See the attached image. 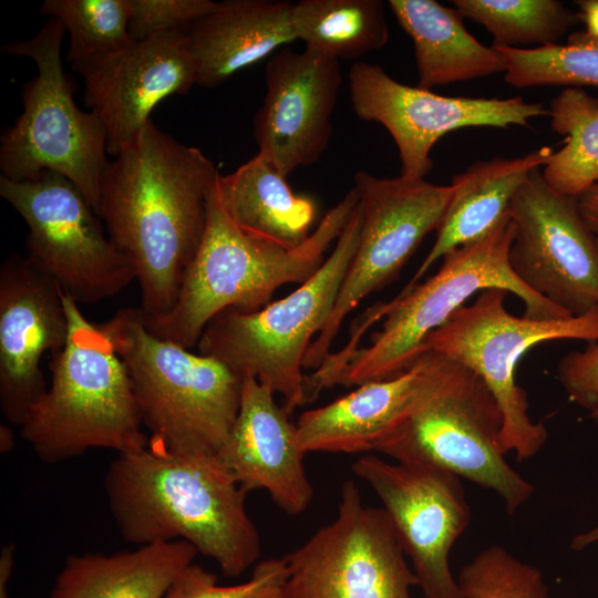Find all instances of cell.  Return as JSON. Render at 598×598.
Returning <instances> with one entry per match:
<instances>
[{"label":"cell","mask_w":598,"mask_h":598,"mask_svg":"<svg viewBox=\"0 0 598 598\" xmlns=\"http://www.w3.org/2000/svg\"><path fill=\"white\" fill-rule=\"evenodd\" d=\"M0 195L28 226V259L78 303L111 298L136 280L130 259L104 233L82 190L65 176L0 175Z\"/></svg>","instance_id":"obj_11"},{"label":"cell","mask_w":598,"mask_h":598,"mask_svg":"<svg viewBox=\"0 0 598 598\" xmlns=\"http://www.w3.org/2000/svg\"><path fill=\"white\" fill-rule=\"evenodd\" d=\"M548 116L565 142L542 174L557 193L578 197L598 182V97L580 87H566L551 100Z\"/></svg>","instance_id":"obj_28"},{"label":"cell","mask_w":598,"mask_h":598,"mask_svg":"<svg viewBox=\"0 0 598 598\" xmlns=\"http://www.w3.org/2000/svg\"><path fill=\"white\" fill-rule=\"evenodd\" d=\"M440 354L425 350L406 370L364 382L332 402L307 410L296 423L303 452L364 453L378 446L432 389Z\"/></svg>","instance_id":"obj_21"},{"label":"cell","mask_w":598,"mask_h":598,"mask_svg":"<svg viewBox=\"0 0 598 598\" xmlns=\"http://www.w3.org/2000/svg\"><path fill=\"white\" fill-rule=\"evenodd\" d=\"M389 6L412 39L419 87L431 90L505 72L499 52L475 39L455 8L435 0H390Z\"/></svg>","instance_id":"obj_25"},{"label":"cell","mask_w":598,"mask_h":598,"mask_svg":"<svg viewBox=\"0 0 598 598\" xmlns=\"http://www.w3.org/2000/svg\"><path fill=\"white\" fill-rule=\"evenodd\" d=\"M553 153L550 146H544L515 158L480 161L453 176L452 195L436 229V239L405 287L419 282L450 250L488 233L505 216L529 174L545 166Z\"/></svg>","instance_id":"obj_23"},{"label":"cell","mask_w":598,"mask_h":598,"mask_svg":"<svg viewBox=\"0 0 598 598\" xmlns=\"http://www.w3.org/2000/svg\"><path fill=\"white\" fill-rule=\"evenodd\" d=\"M361 226L358 245L327 323L307 350L303 368L316 370L346 317L369 295L393 280L424 237L436 230L447 208L451 185L424 178L354 174Z\"/></svg>","instance_id":"obj_13"},{"label":"cell","mask_w":598,"mask_h":598,"mask_svg":"<svg viewBox=\"0 0 598 598\" xmlns=\"http://www.w3.org/2000/svg\"><path fill=\"white\" fill-rule=\"evenodd\" d=\"M350 101L357 116L385 127L396 144L401 175L424 178L433 167L430 156L446 133L470 126L532 127L533 118L548 115L542 103L522 96L507 99L443 96L392 79L378 64L357 62L348 73Z\"/></svg>","instance_id":"obj_14"},{"label":"cell","mask_w":598,"mask_h":598,"mask_svg":"<svg viewBox=\"0 0 598 598\" xmlns=\"http://www.w3.org/2000/svg\"><path fill=\"white\" fill-rule=\"evenodd\" d=\"M463 18L482 24L493 47L556 44L580 22L578 12L556 0H453Z\"/></svg>","instance_id":"obj_29"},{"label":"cell","mask_w":598,"mask_h":598,"mask_svg":"<svg viewBox=\"0 0 598 598\" xmlns=\"http://www.w3.org/2000/svg\"><path fill=\"white\" fill-rule=\"evenodd\" d=\"M197 550L184 540L116 554L70 555L49 598H164Z\"/></svg>","instance_id":"obj_24"},{"label":"cell","mask_w":598,"mask_h":598,"mask_svg":"<svg viewBox=\"0 0 598 598\" xmlns=\"http://www.w3.org/2000/svg\"><path fill=\"white\" fill-rule=\"evenodd\" d=\"M493 48L505 62L504 80L514 87H598V41L585 31L570 34L567 44L533 49Z\"/></svg>","instance_id":"obj_30"},{"label":"cell","mask_w":598,"mask_h":598,"mask_svg":"<svg viewBox=\"0 0 598 598\" xmlns=\"http://www.w3.org/2000/svg\"><path fill=\"white\" fill-rule=\"evenodd\" d=\"M507 212L515 225L509 265L516 277L570 316L598 310V248L577 197L554 190L537 168Z\"/></svg>","instance_id":"obj_15"},{"label":"cell","mask_w":598,"mask_h":598,"mask_svg":"<svg viewBox=\"0 0 598 598\" xmlns=\"http://www.w3.org/2000/svg\"><path fill=\"white\" fill-rule=\"evenodd\" d=\"M14 545L7 544L1 548L0 554V598H9L8 580L14 566Z\"/></svg>","instance_id":"obj_38"},{"label":"cell","mask_w":598,"mask_h":598,"mask_svg":"<svg viewBox=\"0 0 598 598\" xmlns=\"http://www.w3.org/2000/svg\"><path fill=\"white\" fill-rule=\"evenodd\" d=\"M341 82L338 60L306 48L281 49L268 61L254 136L258 153L283 176L316 163L327 150Z\"/></svg>","instance_id":"obj_18"},{"label":"cell","mask_w":598,"mask_h":598,"mask_svg":"<svg viewBox=\"0 0 598 598\" xmlns=\"http://www.w3.org/2000/svg\"><path fill=\"white\" fill-rule=\"evenodd\" d=\"M110 513L132 544L184 540L238 577L260 556L246 493L214 453H118L104 475Z\"/></svg>","instance_id":"obj_2"},{"label":"cell","mask_w":598,"mask_h":598,"mask_svg":"<svg viewBox=\"0 0 598 598\" xmlns=\"http://www.w3.org/2000/svg\"><path fill=\"white\" fill-rule=\"evenodd\" d=\"M292 4L274 0L217 2L187 30L197 84L220 86L238 71L297 40Z\"/></svg>","instance_id":"obj_22"},{"label":"cell","mask_w":598,"mask_h":598,"mask_svg":"<svg viewBox=\"0 0 598 598\" xmlns=\"http://www.w3.org/2000/svg\"><path fill=\"white\" fill-rule=\"evenodd\" d=\"M275 395L252 375L243 377L239 411L217 455L246 494L264 489L285 513L299 515L313 487L296 424Z\"/></svg>","instance_id":"obj_20"},{"label":"cell","mask_w":598,"mask_h":598,"mask_svg":"<svg viewBox=\"0 0 598 598\" xmlns=\"http://www.w3.org/2000/svg\"><path fill=\"white\" fill-rule=\"evenodd\" d=\"M360 226L357 205L333 250L312 277L259 310L221 311L203 331L198 352L221 361L240 377L256 378L282 398L289 414L307 403L303 360L331 316L357 249Z\"/></svg>","instance_id":"obj_7"},{"label":"cell","mask_w":598,"mask_h":598,"mask_svg":"<svg viewBox=\"0 0 598 598\" xmlns=\"http://www.w3.org/2000/svg\"><path fill=\"white\" fill-rule=\"evenodd\" d=\"M69 320L65 346L52 353L51 383L29 410L21 437L45 463L90 448L118 453L148 445L126 367L110 338L62 293Z\"/></svg>","instance_id":"obj_5"},{"label":"cell","mask_w":598,"mask_h":598,"mask_svg":"<svg viewBox=\"0 0 598 598\" xmlns=\"http://www.w3.org/2000/svg\"><path fill=\"white\" fill-rule=\"evenodd\" d=\"M515 225L508 214L478 239L443 256L439 270L388 302L365 310L354 323L350 338L340 349L343 361L321 365L307 377L312 396L342 385L394 377L411 367L425 351L424 341L464 306L476 291L499 288L516 295L524 303V316L532 319L573 317L527 288L509 265Z\"/></svg>","instance_id":"obj_3"},{"label":"cell","mask_w":598,"mask_h":598,"mask_svg":"<svg viewBox=\"0 0 598 598\" xmlns=\"http://www.w3.org/2000/svg\"><path fill=\"white\" fill-rule=\"evenodd\" d=\"M60 286L28 257L12 254L0 267V408L21 426L48 386L40 368L47 351L66 343L69 320Z\"/></svg>","instance_id":"obj_19"},{"label":"cell","mask_w":598,"mask_h":598,"mask_svg":"<svg viewBox=\"0 0 598 598\" xmlns=\"http://www.w3.org/2000/svg\"><path fill=\"white\" fill-rule=\"evenodd\" d=\"M576 3L579 7V20L586 27V34L598 41V0H580Z\"/></svg>","instance_id":"obj_37"},{"label":"cell","mask_w":598,"mask_h":598,"mask_svg":"<svg viewBox=\"0 0 598 598\" xmlns=\"http://www.w3.org/2000/svg\"><path fill=\"white\" fill-rule=\"evenodd\" d=\"M292 25L305 48L336 60L358 59L389 41L380 0H300Z\"/></svg>","instance_id":"obj_27"},{"label":"cell","mask_w":598,"mask_h":598,"mask_svg":"<svg viewBox=\"0 0 598 598\" xmlns=\"http://www.w3.org/2000/svg\"><path fill=\"white\" fill-rule=\"evenodd\" d=\"M128 32L137 41L155 34L187 31L217 4L210 0H128Z\"/></svg>","instance_id":"obj_34"},{"label":"cell","mask_w":598,"mask_h":598,"mask_svg":"<svg viewBox=\"0 0 598 598\" xmlns=\"http://www.w3.org/2000/svg\"><path fill=\"white\" fill-rule=\"evenodd\" d=\"M40 12L60 20L69 32L72 64L109 55L133 42L128 0H45Z\"/></svg>","instance_id":"obj_31"},{"label":"cell","mask_w":598,"mask_h":598,"mask_svg":"<svg viewBox=\"0 0 598 598\" xmlns=\"http://www.w3.org/2000/svg\"><path fill=\"white\" fill-rule=\"evenodd\" d=\"M99 327L126 367L148 445L175 454H217L239 411L243 377L213 357L153 334L141 308L120 309Z\"/></svg>","instance_id":"obj_6"},{"label":"cell","mask_w":598,"mask_h":598,"mask_svg":"<svg viewBox=\"0 0 598 598\" xmlns=\"http://www.w3.org/2000/svg\"><path fill=\"white\" fill-rule=\"evenodd\" d=\"M216 188L230 218L249 234L296 248L312 233L316 203L296 195L287 177L259 153L235 172L219 174Z\"/></svg>","instance_id":"obj_26"},{"label":"cell","mask_w":598,"mask_h":598,"mask_svg":"<svg viewBox=\"0 0 598 598\" xmlns=\"http://www.w3.org/2000/svg\"><path fill=\"white\" fill-rule=\"evenodd\" d=\"M507 291L489 288L457 309L427 336L424 350H433L476 373L495 398L503 416L498 447L517 461L536 455L547 441L544 424L528 415L526 392L515 380L520 358L534 346L556 340L598 342V310L579 317L532 319L505 308Z\"/></svg>","instance_id":"obj_10"},{"label":"cell","mask_w":598,"mask_h":598,"mask_svg":"<svg viewBox=\"0 0 598 598\" xmlns=\"http://www.w3.org/2000/svg\"><path fill=\"white\" fill-rule=\"evenodd\" d=\"M596 543H598V523L594 528L574 537L571 540V548L581 550Z\"/></svg>","instance_id":"obj_39"},{"label":"cell","mask_w":598,"mask_h":598,"mask_svg":"<svg viewBox=\"0 0 598 598\" xmlns=\"http://www.w3.org/2000/svg\"><path fill=\"white\" fill-rule=\"evenodd\" d=\"M456 580L463 598H548L539 569L498 545L480 551Z\"/></svg>","instance_id":"obj_32"},{"label":"cell","mask_w":598,"mask_h":598,"mask_svg":"<svg viewBox=\"0 0 598 598\" xmlns=\"http://www.w3.org/2000/svg\"><path fill=\"white\" fill-rule=\"evenodd\" d=\"M352 470L382 503L424 598H463L448 561L454 543L471 522L461 478L374 454L361 456Z\"/></svg>","instance_id":"obj_16"},{"label":"cell","mask_w":598,"mask_h":598,"mask_svg":"<svg viewBox=\"0 0 598 598\" xmlns=\"http://www.w3.org/2000/svg\"><path fill=\"white\" fill-rule=\"evenodd\" d=\"M14 446V435L12 430L4 424L0 425V452L8 453Z\"/></svg>","instance_id":"obj_40"},{"label":"cell","mask_w":598,"mask_h":598,"mask_svg":"<svg viewBox=\"0 0 598 598\" xmlns=\"http://www.w3.org/2000/svg\"><path fill=\"white\" fill-rule=\"evenodd\" d=\"M557 377L569 399L598 424V342L564 355Z\"/></svg>","instance_id":"obj_35"},{"label":"cell","mask_w":598,"mask_h":598,"mask_svg":"<svg viewBox=\"0 0 598 598\" xmlns=\"http://www.w3.org/2000/svg\"><path fill=\"white\" fill-rule=\"evenodd\" d=\"M63 23L50 20L31 39L6 43V54L28 56L38 74L21 89L23 112L0 138L1 175L34 181L56 172L74 183L97 214L100 184L106 164V133L99 116L78 107L74 86L64 73Z\"/></svg>","instance_id":"obj_8"},{"label":"cell","mask_w":598,"mask_h":598,"mask_svg":"<svg viewBox=\"0 0 598 598\" xmlns=\"http://www.w3.org/2000/svg\"><path fill=\"white\" fill-rule=\"evenodd\" d=\"M218 174L199 148L152 121L104 168L97 215L135 269L147 319L166 316L177 299L205 233Z\"/></svg>","instance_id":"obj_1"},{"label":"cell","mask_w":598,"mask_h":598,"mask_svg":"<svg viewBox=\"0 0 598 598\" xmlns=\"http://www.w3.org/2000/svg\"><path fill=\"white\" fill-rule=\"evenodd\" d=\"M577 202L581 217L598 248V182L582 192Z\"/></svg>","instance_id":"obj_36"},{"label":"cell","mask_w":598,"mask_h":598,"mask_svg":"<svg viewBox=\"0 0 598 598\" xmlns=\"http://www.w3.org/2000/svg\"><path fill=\"white\" fill-rule=\"evenodd\" d=\"M358 202L352 187L303 244L286 248L243 230L224 208L215 181L207 199L205 233L177 299L162 318L147 319L143 313L146 328L163 340L190 349L197 347L207 324L221 311L264 308L279 287L301 285L316 274Z\"/></svg>","instance_id":"obj_4"},{"label":"cell","mask_w":598,"mask_h":598,"mask_svg":"<svg viewBox=\"0 0 598 598\" xmlns=\"http://www.w3.org/2000/svg\"><path fill=\"white\" fill-rule=\"evenodd\" d=\"M286 598H412V567L382 507L342 484L337 515L285 556Z\"/></svg>","instance_id":"obj_12"},{"label":"cell","mask_w":598,"mask_h":598,"mask_svg":"<svg viewBox=\"0 0 598 598\" xmlns=\"http://www.w3.org/2000/svg\"><path fill=\"white\" fill-rule=\"evenodd\" d=\"M287 579L285 557L257 563L249 580L233 586L217 585L215 574L193 563L179 574L164 598H286Z\"/></svg>","instance_id":"obj_33"},{"label":"cell","mask_w":598,"mask_h":598,"mask_svg":"<svg viewBox=\"0 0 598 598\" xmlns=\"http://www.w3.org/2000/svg\"><path fill=\"white\" fill-rule=\"evenodd\" d=\"M84 82V101L101 120L107 154L128 146L155 106L197 84L187 31L155 34L97 59L72 64Z\"/></svg>","instance_id":"obj_17"},{"label":"cell","mask_w":598,"mask_h":598,"mask_svg":"<svg viewBox=\"0 0 598 598\" xmlns=\"http://www.w3.org/2000/svg\"><path fill=\"white\" fill-rule=\"evenodd\" d=\"M502 424L501 409L485 382L440 353L432 389L375 452L395 462L442 470L491 489L513 515L530 498L534 486L501 452Z\"/></svg>","instance_id":"obj_9"}]
</instances>
